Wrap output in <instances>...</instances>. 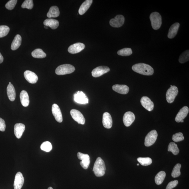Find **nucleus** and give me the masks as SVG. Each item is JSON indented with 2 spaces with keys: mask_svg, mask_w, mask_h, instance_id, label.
I'll return each mask as SVG.
<instances>
[{
  "mask_svg": "<svg viewBox=\"0 0 189 189\" xmlns=\"http://www.w3.org/2000/svg\"><path fill=\"white\" fill-rule=\"evenodd\" d=\"M132 69L134 72L144 75H152L154 73V70L151 66L144 63L135 64L132 67Z\"/></svg>",
  "mask_w": 189,
  "mask_h": 189,
  "instance_id": "nucleus-1",
  "label": "nucleus"
},
{
  "mask_svg": "<svg viewBox=\"0 0 189 189\" xmlns=\"http://www.w3.org/2000/svg\"><path fill=\"white\" fill-rule=\"evenodd\" d=\"M106 167L104 161L100 157H98L94 163L93 171L97 177L103 176L105 173Z\"/></svg>",
  "mask_w": 189,
  "mask_h": 189,
  "instance_id": "nucleus-2",
  "label": "nucleus"
},
{
  "mask_svg": "<svg viewBox=\"0 0 189 189\" xmlns=\"http://www.w3.org/2000/svg\"><path fill=\"white\" fill-rule=\"evenodd\" d=\"M152 27L154 30L160 29L162 24V17L157 12H154L151 14L150 17Z\"/></svg>",
  "mask_w": 189,
  "mask_h": 189,
  "instance_id": "nucleus-3",
  "label": "nucleus"
},
{
  "mask_svg": "<svg viewBox=\"0 0 189 189\" xmlns=\"http://www.w3.org/2000/svg\"><path fill=\"white\" fill-rule=\"evenodd\" d=\"M75 68L70 64L60 65L55 70V73L58 75H65L71 74L75 71Z\"/></svg>",
  "mask_w": 189,
  "mask_h": 189,
  "instance_id": "nucleus-4",
  "label": "nucleus"
},
{
  "mask_svg": "<svg viewBox=\"0 0 189 189\" xmlns=\"http://www.w3.org/2000/svg\"><path fill=\"white\" fill-rule=\"evenodd\" d=\"M178 93L177 87L175 86H171L167 90L166 93V99L169 103H172Z\"/></svg>",
  "mask_w": 189,
  "mask_h": 189,
  "instance_id": "nucleus-5",
  "label": "nucleus"
},
{
  "mask_svg": "<svg viewBox=\"0 0 189 189\" xmlns=\"http://www.w3.org/2000/svg\"><path fill=\"white\" fill-rule=\"evenodd\" d=\"M158 134L156 130H153L147 134L145 140V145L148 147L153 145L157 138Z\"/></svg>",
  "mask_w": 189,
  "mask_h": 189,
  "instance_id": "nucleus-6",
  "label": "nucleus"
},
{
  "mask_svg": "<svg viewBox=\"0 0 189 189\" xmlns=\"http://www.w3.org/2000/svg\"><path fill=\"white\" fill-rule=\"evenodd\" d=\"M70 114L74 120L78 124L84 125L85 124V119L83 114L80 111L76 109H72Z\"/></svg>",
  "mask_w": 189,
  "mask_h": 189,
  "instance_id": "nucleus-7",
  "label": "nucleus"
},
{
  "mask_svg": "<svg viewBox=\"0 0 189 189\" xmlns=\"http://www.w3.org/2000/svg\"><path fill=\"white\" fill-rule=\"evenodd\" d=\"M77 156L79 159L81 160L80 164L82 168L84 169H87L90 163L89 156L87 154H83L80 152L78 153Z\"/></svg>",
  "mask_w": 189,
  "mask_h": 189,
  "instance_id": "nucleus-8",
  "label": "nucleus"
},
{
  "mask_svg": "<svg viewBox=\"0 0 189 189\" xmlns=\"http://www.w3.org/2000/svg\"><path fill=\"white\" fill-rule=\"evenodd\" d=\"M109 68L106 66H100L94 68L92 72V75L94 78L100 77L109 72Z\"/></svg>",
  "mask_w": 189,
  "mask_h": 189,
  "instance_id": "nucleus-9",
  "label": "nucleus"
},
{
  "mask_svg": "<svg viewBox=\"0 0 189 189\" xmlns=\"http://www.w3.org/2000/svg\"><path fill=\"white\" fill-rule=\"evenodd\" d=\"M125 21V18L122 15H117L114 18L110 20L109 22L110 24L112 27H120L124 24Z\"/></svg>",
  "mask_w": 189,
  "mask_h": 189,
  "instance_id": "nucleus-10",
  "label": "nucleus"
},
{
  "mask_svg": "<svg viewBox=\"0 0 189 189\" xmlns=\"http://www.w3.org/2000/svg\"><path fill=\"white\" fill-rule=\"evenodd\" d=\"M74 100L76 103L81 104H86L89 102V100L83 92L78 91L74 95Z\"/></svg>",
  "mask_w": 189,
  "mask_h": 189,
  "instance_id": "nucleus-11",
  "label": "nucleus"
},
{
  "mask_svg": "<svg viewBox=\"0 0 189 189\" xmlns=\"http://www.w3.org/2000/svg\"><path fill=\"white\" fill-rule=\"evenodd\" d=\"M140 102L142 106L148 111H150L153 110L154 103L147 96H143L141 99Z\"/></svg>",
  "mask_w": 189,
  "mask_h": 189,
  "instance_id": "nucleus-12",
  "label": "nucleus"
},
{
  "mask_svg": "<svg viewBox=\"0 0 189 189\" xmlns=\"http://www.w3.org/2000/svg\"><path fill=\"white\" fill-rule=\"evenodd\" d=\"M135 119V116L132 112L128 111L124 114L123 117V122L126 127L130 126Z\"/></svg>",
  "mask_w": 189,
  "mask_h": 189,
  "instance_id": "nucleus-13",
  "label": "nucleus"
},
{
  "mask_svg": "<svg viewBox=\"0 0 189 189\" xmlns=\"http://www.w3.org/2000/svg\"><path fill=\"white\" fill-rule=\"evenodd\" d=\"M85 45L82 43H76L70 46L68 49V52L72 54L79 53L85 48Z\"/></svg>",
  "mask_w": 189,
  "mask_h": 189,
  "instance_id": "nucleus-14",
  "label": "nucleus"
},
{
  "mask_svg": "<svg viewBox=\"0 0 189 189\" xmlns=\"http://www.w3.org/2000/svg\"><path fill=\"white\" fill-rule=\"evenodd\" d=\"M24 182L23 174L21 172H18L16 175L14 183V188L15 189H21L23 185Z\"/></svg>",
  "mask_w": 189,
  "mask_h": 189,
  "instance_id": "nucleus-15",
  "label": "nucleus"
},
{
  "mask_svg": "<svg viewBox=\"0 0 189 189\" xmlns=\"http://www.w3.org/2000/svg\"><path fill=\"white\" fill-rule=\"evenodd\" d=\"M52 112L53 115L57 121L61 123L63 120V118L61 110L57 104H54L52 106Z\"/></svg>",
  "mask_w": 189,
  "mask_h": 189,
  "instance_id": "nucleus-16",
  "label": "nucleus"
},
{
  "mask_svg": "<svg viewBox=\"0 0 189 189\" xmlns=\"http://www.w3.org/2000/svg\"><path fill=\"white\" fill-rule=\"evenodd\" d=\"M24 76L27 81L30 83L35 84L38 81V76L34 72L27 70L24 73Z\"/></svg>",
  "mask_w": 189,
  "mask_h": 189,
  "instance_id": "nucleus-17",
  "label": "nucleus"
},
{
  "mask_svg": "<svg viewBox=\"0 0 189 189\" xmlns=\"http://www.w3.org/2000/svg\"><path fill=\"white\" fill-rule=\"evenodd\" d=\"M189 111V108L188 106H185L181 109L176 116V121L179 123L182 120H184L188 115Z\"/></svg>",
  "mask_w": 189,
  "mask_h": 189,
  "instance_id": "nucleus-18",
  "label": "nucleus"
},
{
  "mask_svg": "<svg viewBox=\"0 0 189 189\" xmlns=\"http://www.w3.org/2000/svg\"><path fill=\"white\" fill-rule=\"evenodd\" d=\"M102 123L104 128H110L112 125V120L111 115L108 112H106L103 114Z\"/></svg>",
  "mask_w": 189,
  "mask_h": 189,
  "instance_id": "nucleus-19",
  "label": "nucleus"
},
{
  "mask_svg": "<svg viewBox=\"0 0 189 189\" xmlns=\"http://www.w3.org/2000/svg\"><path fill=\"white\" fill-rule=\"evenodd\" d=\"M25 125L22 123H17L14 126V133L15 135L18 139L21 137L24 131L25 130Z\"/></svg>",
  "mask_w": 189,
  "mask_h": 189,
  "instance_id": "nucleus-20",
  "label": "nucleus"
},
{
  "mask_svg": "<svg viewBox=\"0 0 189 189\" xmlns=\"http://www.w3.org/2000/svg\"><path fill=\"white\" fill-rule=\"evenodd\" d=\"M112 89L114 91L122 94H127L129 90V87L128 86L120 84L114 85L112 86Z\"/></svg>",
  "mask_w": 189,
  "mask_h": 189,
  "instance_id": "nucleus-21",
  "label": "nucleus"
},
{
  "mask_svg": "<svg viewBox=\"0 0 189 189\" xmlns=\"http://www.w3.org/2000/svg\"><path fill=\"white\" fill-rule=\"evenodd\" d=\"M180 27V24L176 23L171 26L169 30L168 34V37L169 39H173L177 34L179 28Z\"/></svg>",
  "mask_w": 189,
  "mask_h": 189,
  "instance_id": "nucleus-22",
  "label": "nucleus"
},
{
  "mask_svg": "<svg viewBox=\"0 0 189 189\" xmlns=\"http://www.w3.org/2000/svg\"><path fill=\"white\" fill-rule=\"evenodd\" d=\"M21 102L22 104L24 107H27L29 105L30 100L29 94L25 90H23L21 92L20 95Z\"/></svg>",
  "mask_w": 189,
  "mask_h": 189,
  "instance_id": "nucleus-23",
  "label": "nucleus"
},
{
  "mask_svg": "<svg viewBox=\"0 0 189 189\" xmlns=\"http://www.w3.org/2000/svg\"><path fill=\"white\" fill-rule=\"evenodd\" d=\"M92 0H86L82 4L78 10L80 15H83L86 13L92 4Z\"/></svg>",
  "mask_w": 189,
  "mask_h": 189,
  "instance_id": "nucleus-24",
  "label": "nucleus"
},
{
  "mask_svg": "<svg viewBox=\"0 0 189 189\" xmlns=\"http://www.w3.org/2000/svg\"><path fill=\"white\" fill-rule=\"evenodd\" d=\"M44 24L47 27H51L52 29H57L59 26V22L57 20L53 19H47L44 22Z\"/></svg>",
  "mask_w": 189,
  "mask_h": 189,
  "instance_id": "nucleus-25",
  "label": "nucleus"
},
{
  "mask_svg": "<svg viewBox=\"0 0 189 189\" xmlns=\"http://www.w3.org/2000/svg\"><path fill=\"white\" fill-rule=\"evenodd\" d=\"M7 93L8 97L11 101L15 100L16 93L15 88L12 84H9L7 88Z\"/></svg>",
  "mask_w": 189,
  "mask_h": 189,
  "instance_id": "nucleus-26",
  "label": "nucleus"
},
{
  "mask_svg": "<svg viewBox=\"0 0 189 189\" xmlns=\"http://www.w3.org/2000/svg\"><path fill=\"white\" fill-rule=\"evenodd\" d=\"M21 43V36L19 35H17L14 38L11 45V49L13 51L17 50L18 49Z\"/></svg>",
  "mask_w": 189,
  "mask_h": 189,
  "instance_id": "nucleus-27",
  "label": "nucleus"
},
{
  "mask_svg": "<svg viewBox=\"0 0 189 189\" xmlns=\"http://www.w3.org/2000/svg\"><path fill=\"white\" fill-rule=\"evenodd\" d=\"M59 8L57 6H53L50 8L47 13V17L49 18L57 17L59 16Z\"/></svg>",
  "mask_w": 189,
  "mask_h": 189,
  "instance_id": "nucleus-28",
  "label": "nucleus"
},
{
  "mask_svg": "<svg viewBox=\"0 0 189 189\" xmlns=\"http://www.w3.org/2000/svg\"><path fill=\"white\" fill-rule=\"evenodd\" d=\"M166 177V173L164 171L159 172L155 178V181L156 184L160 185L161 184L165 179Z\"/></svg>",
  "mask_w": 189,
  "mask_h": 189,
  "instance_id": "nucleus-29",
  "label": "nucleus"
},
{
  "mask_svg": "<svg viewBox=\"0 0 189 189\" xmlns=\"http://www.w3.org/2000/svg\"><path fill=\"white\" fill-rule=\"evenodd\" d=\"M32 55L36 58H43L46 57V54L43 50L41 49H36L32 53Z\"/></svg>",
  "mask_w": 189,
  "mask_h": 189,
  "instance_id": "nucleus-30",
  "label": "nucleus"
},
{
  "mask_svg": "<svg viewBox=\"0 0 189 189\" xmlns=\"http://www.w3.org/2000/svg\"><path fill=\"white\" fill-rule=\"evenodd\" d=\"M168 151L169 152H172L175 155L178 154L179 152V150L178 147L177 145L174 142H171L169 144Z\"/></svg>",
  "mask_w": 189,
  "mask_h": 189,
  "instance_id": "nucleus-31",
  "label": "nucleus"
},
{
  "mask_svg": "<svg viewBox=\"0 0 189 189\" xmlns=\"http://www.w3.org/2000/svg\"><path fill=\"white\" fill-rule=\"evenodd\" d=\"M189 59V51L186 50L181 54L179 59V61L181 63H184L188 62Z\"/></svg>",
  "mask_w": 189,
  "mask_h": 189,
  "instance_id": "nucleus-32",
  "label": "nucleus"
},
{
  "mask_svg": "<svg viewBox=\"0 0 189 189\" xmlns=\"http://www.w3.org/2000/svg\"><path fill=\"white\" fill-rule=\"evenodd\" d=\"M137 161L142 166H148L152 163L151 159L149 157L138 158L137 159Z\"/></svg>",
  "mask_w": 189,
  "mask_h": 189,
  "instance_id": "nucleus-33",
  "label": "nucleus"
},
{
  "mask_svg": "<svg viewBox=\"0 0 189 189\" xmlns=\"http://www.w3.org/2000/svg\"><path fill=\"white\" fill-rule=\"evenodd\" d=\"M181 168V165L180 164H178L176 165L173 169L172 172V176L173 178H176L179 176L181 174L180 168Z\"/></svg>",
  "mask_w": 189,
  "mask_h": 189,
  "instance_id": "nucleus-34",
  "label": "nucleus"
},
{
  "mask_svg": "<svg viewBox=\"0 0 189 189\" xmlns=\"http://www.w3.org/2000/svg\"><path fill=\"white\" fill-rule=\"evenodd\" d=\"M132 53V50L130 48H126L119 50L117 52L118 55L122 56H130Z\"/></svg>",
  "mask_w": 189,
  "mask_h": 189,
  "instance_id": "nucleus-35",
  "label": "nucleus"
},
{
  "mask_svg": "<svg viewBox=\"0 0 189 189\" xmlns=\"http://www.w3.org/2000/svg\"><path fill=\"white\" fill-rule=\"evenodd\" d=\"M10 28L5 25L0 26V38L7 36L10 31Z\"/></svg>",
  "mask_w": 189,
  "mask_h": 189,
  "instance_id": "nucleus-36",
  "label": "nucleus"
},
{
  "mask_svg": "<svg viewBox=\"0 0 189 189\" xmlns=\"http://www.w3.org/2000/svg\"><path fill=\"white\" fill-rule=\"evenodd\" d=\"M41 150L46 152H49L52 150V146L49 142L46 141L42 144L41 146Z\"/></svg>",
  "mask_w": 189,
  "mask_h": 189,
  "instance_id": "nucleus-37",
  "label": "nucleus"
},
{
  "mask_svg": "<svg viewBox=\"0 0 189 189\" xmlns=\"http://www.w3.org/2000/svg\"><path fill=\"white\" fill-rule=\"evenodd\" d=\"M172 140L174 142L182 141L184 139L183 134L182 132H179L173 134L172 137Z\"/></svg>",
  "mask_w": 189,
  "mask_h": 189,
  "instance_id": "nucleus-38",
  "label": "nucleus"
},
{
  "mask_svg": "<svg viewBox=\"0 0 189 189\" xmlns=\"http://www.w3.org/2000/svg\"><path fill=\"white\" fill-rule=\"evenodd\" d=\"M33 7V1L32 0H26L21 5V7L23 8H27L29 10L32 9Z\"/></svg>",
  "mask_w": 189,
  "mask_h": 189,
  "instance_id": "nucleus-39",
  "label": "nucleus"
},
{
  "mask_svg": "<svg viewBox=\"0 0 189 189\" xmlns=\"http://www.w3.org/2000/svg\"><path fill=\"white\" fill-rule=\"evenodd\" d=\"M17 2V0H11L6 4L5 7L7 9L11 10L15 8Z\"/></svg>",
  "mask_w": 189,
  "mask_h": 189,
  "instance_id": "nucleus-40",
  "label": "nucleus"
},
{
  "mask_svg": "<svg viewBox=\"0 0 189 189\" xmlns=\"http://www.w3.org/2000/svg\"><path fill=\"white\" fill-rule=\"evenodd\" d=\"M178 184V180H175L171 181L169 183L167 186L166 187V189H172L177 185Z\"/></svg>",
  "mask_w": 189,
  "mask_h": 189,
  "instance_id": "nucleus-41",
  "label": "nucleus"
},
{
  "mask_svg": "<svg viewBox=\"0 0 189 189\" xmlns=\"http://www.w3.org/2000/svg\"><path fill=\"white\" fill-rule=\"evenodd\" d=\"M6 128V124L4 120L0 118V131H4Z\"/></svg>",
  "mask_w": 189,
  "mask_h": 189,
  "instance_id": "nucleus-42",
  "label": "nucleus"
},
{
  "mask_svg": "<svg viewBox=\"0 0 189 189\" xmlns=\"http://www.w3.org/2000/svg\"><path fill=\"white\" fill-rule=\"evenodd\" d=\"M4 60V58L2 55L0 53V64L2 63Z\"/></svg>",
  "mask_w": 189,
  "mask_h": 189,
  "instance_id": "nucleus-43",
  "label": "nucleus"
},
{
  "mask_svg": "<svg viewBox=\"0 0 189 189\" xmlns=\"http://www.w3.org/2000/svg\"><path fill=\"white\" fill-rule=\"evenodd\" d=\"M48 189H53L52 188V187H49V188H48Z\"/></svg>",
  "mask_w": 189,
  "mask_h": 189,
  "instance_id": "nucleus-44",
  "label": "nucleus"
},
{
  "mask_svg": "<svg viewBox=\"0 0 189 189\" xmlns=\"http://www.w3.org/2000/svg\"><path fill=\"white\" fill-rule=\"evenodd\" d=\"M45 27V29H48V27H47V26H45V27Z\"/></svg>",
  "mask_w": 189,
  "mask_h": 189,
  "instance_id": "nucleus-45",
  "label": "nucleus"
},
{
  "mask_svg": "<svg viewBox=\"0 0 189 189\" xmlns=\"http://www.w3.org/2000/svg\"><path fill=\"white\" fill-rule=\"evenodd\" d=\"M184 122V120H182V121H181L180 122L183 123V122Z\"/></svg>",
  "mask_w": 189,
  "mask_h": 189,
  "instance_id": "nucleus-46",
  "label": "nucleus"
},
{
  "mask_svg": "<svg viewBox=\"0 0 189 189\" xmlns=\"http://www.w3.org/2000/svg\"><path fill=\"white\" fill-rule=\"evenodd\" d=\"M9 83V84H11V82H10Z\"/></svg>",
  "mask_w": 189,
  "mask_h": 189,
  "instance_id": "nucleus-47",
  "label": "nucleus"
},
{
  "mask_svg": "<svg viewBox=\"0 0 189 189\" xmlns=\"http://www.w3.org/2000/svg\"><path fill=\"white\" fill-rule=\"evenodd\" d=\"M137 166H139V164H137Z\"/></svg>",
  "mask_w": 189,
  "mask_h": 189,
  "instance_id": "nucleus-48",
  "label": "nucleus"
},
{
  "mask_svg": "<svg viewBox=\"0 0 189 189\" xmlns=\"http://www.w3.org/2000/svg\"><path fill=\"white\" fill-rule=\"evenodd\" d=\"M170 86H171H171H172V85H171Z\"/></svg>",
  "mask_w": 189,
  "mask_h": 189,
  "instance_id": "nucleus-49",
  "label": "nucleus"
}]
</instances>
